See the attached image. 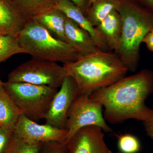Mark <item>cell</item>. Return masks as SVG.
<instances>
[{"instance_id":"obj_1","label":"cell","mask_w":153,"mask_h":153,"mask_svg":"<svg viewBox=\"0 0 153 153\" xmlns=\"http://www.w3.org/2000/svg\"><path fill=\"white\" fill-rule=\"evenodd\" d=\"M153 91V72L145 69L95 91L89 97L104 108L105 119L109 123L130 119L145 122L153 117V110L145 103Z\"/></svg>"},{"instance_id":"obj_2","label":"cell","mask_w":153,"mask_h":153,"mask_svg":"<svg viewBox=\"0 0 153 153\" xmlns=\"http://www.w3.org/2000/svg\"><path fill=\"white\" fill-rule=\"evenodd\" d=\"M63 66L76 81L79 94H90L112 85L128 71L115 53L100 50Z\"/></svg>"},{"instance_id":"obj_3","label":"cell","mask_w":153,"mask_h":153,"mask_svg":"<svg viewBox=\"0 0 153 153\" xmlns=\"http://www.w3.org/2000/svg\"><path fill=\"white\" fill-rule=\"evenodd\" d=\"M122 22L119 48L114 52L128 71L138 66L140 47L146 35L153 28V13L129 0H120L117 10Z\"/></svg>"},{"instance_id":"obj_4","label":"cell","mask_w":153,"mask_h":153,"mask_svg":"<svg viewBox=\"0 0 153 153\" xmlns=\"http://www.w3.org/2000/svg\"><path fill=\"white\" fill-rule=\"evenodd\" d=\"M17 37L25 53L35 59L64 64L81 57L70 45L55 38L35 20L26 22Z\"/></svg>"},{"instance_id":"obj_5","label":"cell","mask_w":153,"mask_h":153,"mask_svg":"<svg viewBox=\"0 0 153 153\" xmlns=\"http://www.w3.org/2000/svg\"><path fill=\"white\" fill-rule=\"evenodd\" d=\"M4 88L22 114L34 121L45 119L57 89L23 82H4Z\"/></svg>"},{"instance_id":"obj_6","label":"cell","mask_w":153,"mask_h":153,"mask_svg":"<svg viewBox=\"0 0 153 153\" xmlns=\"http://www.w3.org/2000/svg\"><path fill=\"white\" fill-rule=\"evenodd\" d=\"M67 75L63 66L56 62L33 58L11 71L8 81L46 85L57 89Z\"/></svg>"},{"instance_id":"obj_7","label":"cell","mask_w":153,"mask_h":153,"mask_svg":"<svg viewBox=\"0 0 153 153\" xmlns=\"http://www.w3.org/2000/svg\"><path fill=\"white\" fill-rule=\"evenodd\" d=\"M90 94H79L68 111L66 129L68 134L65 143L79 129L95 126L103 131L110 132L112 129L106 123L102 113V107L100 103L94 101Z\"/></svg>"},{"instance_id":"obj_8","label":"cell","mask_w":153,"mask_h":153,"mask_svg":"<svg viewBox=\"0 0 153 153\" xmlns=\"http://www.w3.org/2000/svg\"><path fill=\"white\" fill-rule=\"evenodd\" d=\"M79 94L76 81L67 75L52 99L45 118L46 123L57 128H66L68 111Z\"/></svg>"},{"instance_id":"obj_9","label":"cell","mask_w":153,"mask_h":153,"mask_svg":"<svg viewBox=\"0 0 153 153\" xmlns=\"http://www.w3.org/2000/svg\"><path fill=\"white\" fill-rule=\"evenodd\" d=\"M66 128H57L50 125H40L21 114L14 129V134L26 141L41 143L59 142L65 143L68 134Z\"/></svg>"},{"instance_id":"obj_10","label":"cell","mask_w":153,"mask_h":153,"mask_svg":"<svg viewBox=\"0 0 153 153\" xmlns=\"http://www.w3.org/2000/svg\"><path fill=\"white\" fill-rule=\"evenodd\" d=\"M103 132L95 126L79 129L67 143L69 153H113L105 142Z\"/></svg>"},{"instance_id":"obj_11","label":"cell","mask_w":153,"mask_h":153,"mask_svg":"<svg viewBox=\"0 0 153 153\" xmlns=\"http://www.w3.org/2000/svg\"><path fill=\"white\" fill-rule=\"evenodd\" d=\"M56 8L62 11L67 18L87 31L99 49L104 52H110L102 35L91 24L81 10L71 1L58 0Z\"/></svg>"},{"instance_id":"obj_12","label":"cell","mask_w":153,"mask_h":153,"mask_svg":"<svg viewBox=\"0 0 153 153\" xmlns=\"http://www.w3.org/2000/svg\"><path fill=\"white\" fill-rule=\"evenodd\" d=\"M65 42L81 57L100 50L96 46L90 34L67 17L65 22Z\"/></svg>"},{"instance_id":"obj_13","label":"cell","mask_w":153,"mask_h":153,"mask_svg":"<svg viewBox=\"0 0 153 153\" xmlns=\"http://www.w3.org/2000/svg\"><path fill=\"white\" fill-rule=\"evenodd\" d=\"M26 23L11 0H0V34L17 37Z\"/></svg>"},{"instance_id":"obj_14","label":"cell","mask_w":153,"mask_h":153,"mask_svg":"<svg viewBox=\"0 0 153 153\" xmlns=\"http://www.w3.org/2000/svg\"><path fill=\"white\" fill-rule=\"evenodd\" d=\"M95 27L103 36L109 51L116 52L122 32V22L118 11H113Z\"/></svg>"},{"instance_id":"obj_15","label":"cell","mask_w":153,"mask_h":153,"mask_svg":"<svg viewBox=\"0 0 153 153\" xmlns=\"http://www.w3.org/2000/svg\"><path fill=\"white\" fill-rule=\"evenodd\" d=\"M26 22L56 8L58 0H11Z\"/></svg>"},{"instance_id":"obj_16","label":"cell","mask_w":153,"mask_h":153,"mask_svg":"<svg viewBox=\"0 0 153 153\" xmlns=\"http://www.w3.org/2000/svg\"><path fill=\"white\" fill-rule=\"evenodd\" d=\"M67 17L62 11L55 8L35 19L55 38L65 41V22Z\"/></svg>"},{"instance_id":"obj_17","label":"cell","mask_w":153,"mask_h":153,"mask_svg":"<svg viewBox=\"0 0 153 153\" xmlns=\"http://www.w3.org/2000/svg\"><path fill=\"white\" fill-rule=\"evenodd\" d=\"M20 110L7 93L4 86L0 87V126L14 130Z\"/></svg>"},{"instance_id":"obj_18","label":"cell","mask_w":153,"mask_h":153,"mask_svg":"<svg viewBox=\"0 0 153 153\" xmlns=\"http://www.w3.org/2000/svg\"><path fill=\"white\" fill-rule=\"evenodd\" d=\"M120 0H98L87 9L85 15L94 27H96L111 12L117 10Z\"/></svg>"},{"instance_id":"obj_19","label":"cell","mask_w":153,"mask_h":153,"mask_svg":"<svg viewBox=\"0 0 153 153\" xmlns=\"http://www.w3.org/2000/svg\"><path fill=\"white\" fill-rule=\"evenodd\" d=\"M20 53H25V52L17 37L0 34V63L13 55Z\"/></svg>"},{"instance_id":"obj_20","label":"cell","mask_w":153,"mask_h":153,"mask_svg":"<svg viewBox=\"0 0 153 153\" xmlns=\"http://www.w3.org/2000/svg\"><path fill=\"white\" fill-rule=\"evenodd\" d=\"M42 144L26 141L13 134L4 153H38Z\"/></svg>"},{"instance_id":"obj_21","label":"cell","mask_w":153,"mask_h":153,"mask_svg":"<svg viewBox=\"0 0 153 153\" xmlns=\"http://www.w3.org/2000/svg\"><path fill=\"white\" fill-rule=\"evenodd\" d=\"M118 147L122 153H137L141 149L137 138L131 134L118 135Z\"/></svg>"},{"instance_id":"obj_22","label":"cell","mask_w":153,"mask_h":153,"mask_svg":"<svg viewBox=\"0 0 153 153\" xmlns=\"http://www.w3.org/2000/svg\"><path fill=\"white\" fill-rule=\"evenodd\" d=\"M38 153H69L67 145L64 142L44 143Z\"/></svg>"},{"instance_id":"obj_23","label":"cell","mask_w":153,"mask_h":153,"mask_svg":"<svg viewBox=\"0 0 153 153\" xmlns=\"http://www.w3.org/2000/svg\"><path fill=\"white\" fill-rule=\"evenodd\" d=\"M14 130L0 126V153H4L10 142Z\"/></svg>"},{"instance_id":"obj_24","label":"cell","mask_w":153,"mask_h":153,"mask_svg":"<svg viewBox=\"0 0 153 153\" xmlns=\"http://www.w3.org/2000/svg\"><path fill=\"white\" fill-rule=\"evenodd\" d=\"M143 43L146 44L148 49L153 52V32L151 31L145 36L143 40Z\"/></svg>"},{"instance_id":"obj_25","label":"cell","mask_w":153,"mask_h":153,"mask_svg":"<svg viewBox=\"0 0 153 153\" xmlns=\"http://www.w3.org/2000/svg\"><path fill=\"white\" fill-rule=\"evenodd\" d=\"M75 5L79 8L85 14L88 9V0H69Z\"/></svg>"},{"instance_id":"obj_26","label":"cell","mask_w":153,"mask_h":153,"mask_svg":"<svg viewBox=\"0 0 153 153\" xmlns=\"http://www.w3.org/2000/svg\"><path fill=\"white\" fill-rule=\"evenodd\" d=\"M143 123L146 134L153 133V117L149 120Z\"/></svg>"},{"instance_id":"obj_27","label":"cell","mask_w":153,"mask_h":153,"mask_svg":"<svg viewBox=\"0 0 153 153\" xmlns=\"http://www.w3.org/2000/svg\"><path fill=\"white\" fill-rule=\"evenodd\" d=\"M153 13V0H137Z\"/></svg>"},{"instance_id":"obj_28","label":"cell","mask_w":153,"mask_h":153,"mask_svg":"<svg viewBox=\"0 0 153 153\" xmlns=\"http://www.w3.org/2000/svg\"><path fill=\"white\" fill-rule=\"evenodd\" d=\"M98 0H88V9L95 2Z\"/></svg>"},{"instance_id":"obj_29","label":"cell","mask_w":153,"mask_h":153,"mask_svg":"<svg viewBox=\"0 0 153 153\" xmlns=\"http://www.w3.org/2000/svg\"><path fill=\"white\" fill-rule=\"evenodd\" d=\"M149 137H150L153 140V133H149L147 134Z\"/></svg>"},{"instance_id":"obj_30","label":"cell","mask_w":153,"mask_h":153,"mask_svg":"<svg viewBox=\"0 0 153 153\" xmlns=\"http://www.w3.org/2000/svg\"><path fill=\"white\" fill-rule=\"evenodd\" d=\"M3 84H4V82H3L0 79V87L2 86V85H3Z\"/></svg>"},{"instance_id":"obj_31","label":"cell","mask_w":153,"mask_h":153,"mask_svg":"<svg viewBox=\"0 0 153 153\" xmlns=\"http://www.w3.org/2000/svg\"><path fill=\"white\" fill-rule=\"evenodd\" d=\"M151 31H152V32H153V28L152 29V30H151Z\"/></svg>"},{"instance_id":"obj_32","label":"cell","mask_w":153,"mask_h":153,"mask_svg":"<svg viewBox=\"0 0 153 153\" xmlns=\"http://www.w3.org/2000/svg\"><path fill=\"white\" fill-rule=\"evenodd\" d=\"M117 153H122L121 152H117Z\"/></svg>"},{"instance_id":"obj_33","label":"cell","mask_w":153,"mask_h":153,"mask_svg":"<svg viewBox=\"0 0 153 153\" xmlns=\"http://www.w3.org/2000/svg\"><path fill=\"white\" fill-rule=\"evenodd\" d=\"M152 110H153V108Z\"/></svg>"}]
</instances>
